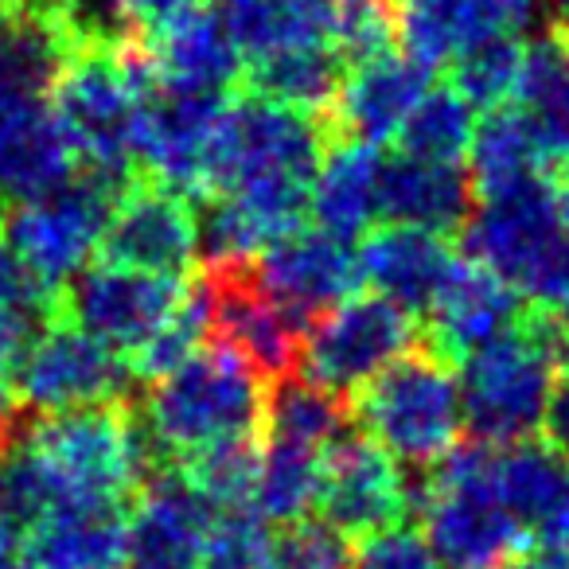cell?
<instances>
[{"label": "cell", "mask_w": 569, "mask_h": 569, "mask_svg": "<svg viewBox=\"0 0 569 569\" xmlns=\"http://www.w3.org/2000/svg\"><path fill=\"white\" fill-rule=\"evenodd\" d=\"M129 363L71 317L56 320L17 371V395L28 413H67L129 398Z\"/></svg>", "instance_id": "cell-12"}, {"label": "cell", "mask_w": 569, "mask_h": 569, "mask_svg": "<svg viewBox=\"0 0 569 569\" xmlns=\"http://www.w3.org/2000/svg\"><path fill=\"white\" fill-rule=\"evenodd\" d=\"M413 336H418L413 317L395 301L379 293L348 297L305 328L297 375L320 382L340 398L356 395L410 351Z\"/></svg>", "instance_id": "cell-7"}, {"label": "cell", "mask_w": 569, "mask_h": 569, "mask_svg": "<svg viewBox=\"0 0 569 569\" xmlns=\"http://www.w3.org/2000/svg\"><path fill=\"white\" fill-rule=\"evenodd\" d=\"M253 269L269 297L293 312L305 328L320 312L356 297V289L363 284L359 250H351V242L325 234V230H293V234L277 238L253 258Z\"/></svg>", "instance_id": "cell-15"}, {"label": "cell", "mask_w": 569, "mask_h": 569, "mask_svg": "<svg viewBox=\"0 0 569 569\" xmlns=\"http://www.w3.org/2000/svg\"><path fill=\"white\" fill-rule=\"evenodd\" d=\"M343 79H348V59L340 51L328 48V43H301V48H284L266 59L246 63L242 87L277 106H289V110L332 121Z\"/></svg>", "instance_id": "cell-29"}, {"label": "cell", "mask_w": 569, "mask_h": 569, "mask_svg": "<svg viewBox=\"0 0 569 569\" xmlns=\"http://www.w3.org/2000/svg\"><path fill=\"white\" fill-rule=\"evenodd\" d=\"M351 569H441V558L426 542V535L398 522V527L363 538L351 558Z\"/></svg>", "instance_id": "cell-40"}, {"label": "cell", "mask_w": 569, "mask_h": 569, "mask_svg": "<svg viewBox=\"0 0 569 569\" xmlns=\"http://www.w3.org/2000/svg\"><path fill=\"white\" fill-rule=\"evenodd\" d=\"M429 71L406 51H379L348 67L340 102L332 110V137L387 144L402 133L413 106L426 98Z\"/></svg>", "instance_id": "cell-18"}, {"label": "cell", "mask_w": 569, "mask_h": 569, "mask_svg": "<svg viewBox=\"0 0 569 569\" xmlns=\"http://www.w3.org/2000/svg\"><path fill=\"white\" fill-rule=\"evenodd\" d=\"M199 9H207V0H118V24L126 40L152 43Z\"/></svg>", "instance_id": "cell-41"}, {"label": "cell", "mask_w": 569, "mask_h": 569, "mask_svg": "<svg viewBox=\"0 0 569 569\" xmlns=\"http://www.w3.org/2000/svg\"><path fill=\"white\" fill-rule=\"evenodd\" d=\"M98 246L110 266L188 277L199 253V211L191 199L141 176L118 196Z\"/></svg>", "instance_id": "cell-14"}, {"label": "cell", "mask_w": 569, "mask_h": 569, "mask_svg": "<svg viewBox=\"0 0 569 569\" xmlns=\"http://www.w3.org/2000/svg\"><path fill=\"white\" fill-rule=\"evenodd\" d=\"M199 284L207 297L211 340L238 351L269 387L284 375H297L305 325L269 297L253 261L203 266Z\"/></svg>", "instance_id": "cell-10"}, {"label": "cell", "mask_w": 569, "mask_h": 569, "mask_svg": "<svg viewBox=\"0 0 569 569\" xmlns=\"http://www.w3.org/2000/svg\"><path fill=\"white\" fill-rule=\"evenodd\" d=\"M496 488L538 550L569 553V465L550 449H496Z\"/></svg>", "instance_id": "cell-21"}, {"label": "cell", "mask_w": 569, "mask_h": 569, "mask_svg": "<svg viewBox=\"0 0 569 569\" xmlns=\"http://www.w3.org/2000/svg\"><path fill=\"white\" fill-rule=\"evenodd\" d=\"M230 98L183 94L164 87L152 90L144 102L141 144H137V168L144 180L191 203H207L214 196V160H219Z\"/></svg>", "instance_id": "cell-9"}, {"label": "cell", "mask_w": 569, "mask_h": 569, "mask_svg": "<svg viewBox=\"0 0 569 569\" xmlns=\"http://www.w3.org/2000/svg\"><path fill=\"white\" fill-rule=\"evenodd\" d=\"M457 266V253L449 250L445 234L421 227H390L367 230V242L359 246V269L363 281L375 284V293L395 301L406 312H421L441 293L445 277Z\"/></svg>", "instance_id": "cell-20"}, {"label": "cell", "mask_w": 569, "mask_h": 569, "mask_svg": "<svg viewBox=\"0 0 569 569\" xmlns=\"http://www.w3.org/2000/svg\"><path fill=\"white\" fill-rule=\"evenodd\" d=\"M522 79H527V43L496 40L472 48L452 63V90L472 110H511L519 106Z\"/></svg>", "instance_id": "cell-34"}, {"label": "cell", "mask_w": 569, "mask_h": 569, "mask_svg": "<svg viewBox=\"0 0 569 569\" xmlns=\"http://www.w3.org/2000/svg\"><path fill=\"white\" fill-rule=\"evenodd\" d=\"M566 40H569V36H566Z\"/></svg>", "instance_id": "cell-48"}, {"label": "cell", "mask_w": 569, "mask_h": 569, "mask_svg": "<svg viewBox=\"0 0 569 569\" xmlns=\"http://www.w3.org/2000/svg\"><path fill=\"white\" fill-rule=\"evenodd\" d=\"M561 379L566 343L550 325H515L468 351L460 371L465 426L483 445H522L546 426Z\"/></svg>", "instance_id": "cell-3"}, {"label": "cell", "mask_w": 569, "mask_h": 569, "mask_svg": "<svg viewBox=\"0 0 569 569\" xmlns=\"http://www.w3.org/2000/svg\"><path fill=\"white\" fill-rule=\"evenodd\" d=\"M188 289V277H160L98 261L63 284V309L82 332L102 340L118 356H133L168 325Z\"/></svg>", "instance_id": "cell-11"}, {"label": "cell", "mask_w": 569, "mask_h": 569, "mask_svg": "<svg viewBox=\"0 0 569 569\" xmlns=\"http://www.w3.org/2000/svg\"><path fill=\"white\" fill-rule=\"evenodd\" d=\"M269 527L253 507L219 511L199 569H269Z\"/></svg>", "instance_id": "cell-37"}, {"label": "cell", "mask_w": 569, "mask_h": 569, "mask_svg": "<svg viewBox=\"0 0 569 569\" xmlns=\"http://www.w3.org/2000/svg\"><path fill=\"white\" fill-rule=\"evenodd\" d=\"M468 199H472V180H468L460 164L406 157V152H398L395 160H382V183H379L382 219L445 234L457 222H465Z\"/></svg>", "instance_id": "cell-28"}, {"label": "cell", "mask_w": 569, "mask_h": 569, "mask_svg": "<svg viewBox=\"0 0 569 569\" xmlns=\"http://www.w3.org/2000/svg\"><path fill=\"white\" fill-rule=\"evenodd\" d=\"M348 406L340 395L325 390L305 375H284L269 387L266 398V433L269 441H293L305 449H325L343 433Z\"/></svg>", "instance_id": "cell-31"}, {"label": "cell", "mask_w": 569, "mask_h": 569, "mask_svg": "<svg viewBox=\"0 0 569 569\" xmlns=\"http://www.w3.org/2000/svg\"><path fill=\"white\" fill-rule=\"evenodd\" d=\"M519 110L538 121L550 144L569 157V40H550L527 48V79H522Z\"/></svg>", "instance_id": "cell-35"}, {"label": "cell", "mask_w": 569, "mask_h": 569, "mask_svg": "<svg viewBox=\"0 0 569 569\" xmlns=\"http://www.w3.org/2000/svg\"><path fill=\"white\" fill-rule=\"evenodd\" d=\"M421 519L426 542L452 569H503L527 542L496 488V445L452 449L429 468Z\"/></svg>", "instance_id": "cell-5"}, {"label": "cell", "mask_w": 569, "mask_h": 569, "mask_svg": "<svg viewBox=\"0 0 569 569\" xmlns=\"http://www.w3.org/2000/svg\"><path fill=\"white\" fill-rule=\"evenodd\" d=\"M429 325L437 348L449 356H468L519 325V293L480 261L457 258L441 293L429 305Z\"/></svg>", "instance_id": "cell-23"}, {"label": "cell", "mask_w": 569, "mask_h": 569, "mask_svg": "<svg viewBox=\"0 0 569 569\" xmlns=\"http://www.w3.org/2000/svg\"><path fill=\"white\" fill-rule=\"evenodd\" d=\"M320 522L343 538H371L410 511V488L387 449L363 433H340L320 452Z\"/></svg>", "instance_id": "cell-13"}, {"label": "cell", "mask_w": 569, "mask_h": 569, "mask_svg": "<svg viewBox=\"0 0 569 569\" xmlns=\"http://www.w3.org/2000/svg\"><path fill=\"white\" fill-rule=\"evenodd\" d=\"M0 4H12V9L24 12H63V0H0Z\"/></svg>", "instance_id": "cell-45"}, {"label": "cell", "mask_w": 569, "mask_h": 569, "mask_svg": "<svg viewBox=\"0 0 569 569\" xmlns=\"http://www.w3.org/2000/svg\"><path fill=\"white\" fill-rule=\"evenodd\" d=\"M121 191L126 183L79 168L63 188L28 203H12L0 222V234L40 281L63 289L79 269H87V258L102 242Z\"/></svg>", "instance_id": "cell-6"}, {"label": "cell", "mask_w": 569, "mask_h": 569, "mask_svg": "<svg viewBox=\"0 0 569 569\" xmlns=\"http://www.w3.org/2000/svg\"><path fill=\"white\" fill-rule=\"evenodd\" d=\"M9 312H51V317H63L67 309L63 289H51L48 281H40L24 266V258L0 234V317H9Z\"/></svg>", "instance_id": "cell-39"}, {"label": "cell", "mask_w": 569, "mask_h": 569, "mask_svg": "<svg viewBox=\"0 0 569 569\" xmlns=\"http://www.w3.org/2000/svg\"><path fill=\"white\" fill-rule=\"evenodd\" d=\"M269 382L227 343L207 340L196 356L160 382H149V395L137 406V418L149 429L157 449L176 460L214 441L266 437Z\"/></svg>", "instance_id": "cell-2"}, {"label": "cell", "mask_w": 569, "mask_h": 569, "mask_svg": "<svg viewBox=\"0 0 569 569\" xmlns=\"http://www.w3.org/2000/svg\"><path fill=\"white\" fill-rule=\"evenodd\" d=\"M32 569H121L129 561V507L74 503L28 527Z\"/></svg>", "instance_id": "cell-24"}, {"label": "cell", "mask_w": 569, "mask_h": 569, "mask_svg": "<svg viewBox=\"0 0 569 569\" xmlns=\"http://www.w3.org/2000/svg\"><path fill=\"white\" fill-rule=\"evenodd\" d=\"M0 222H4V214H0Z\"/></svg>", "instance_id": "cell-47"}, {"label": "cell", "mask_w": 569, "mask_h": 569, "mask_svg": "<svg viewBox=\"0 0 569 569\" xmlns=\"http://www.w3.org/2000/svg\"><path fill=\"white\" fill-rule=\"evenodd\" d=\"M379 183H382L379 144L332 137L309 196V214L317 219V230L343 238V242L367 234L371 222L379 219Z\"/></svg>", "instance_id": "cell-27"}, {"label": "cell", "mask_w": 569, "mask_h": 569, "mask_svg": "<svg viewBox=\"0 0 569 569\" xmlns=\"http://www.w3.org/2000/svg\"><path fill=\"white\" fill-rule=\"evenodd\" d=\"M269 569H351L348 538L328 522H289L269 546Z\"/></svg>", "instance_id": "cell-38"}, {"label": "cell", "mask_w": 569, "mask_h": 569, "mask_svg": "<svg viewBox=\"0 0 569 569\" xmlns=\"http://www.w3.org/2000/svg\"><path fill=\"white\" fill-rule=\"evenodd\" d=\"M211 340V325H207V297H203V284L191 281L188 297H183L180 309L168 317V325L152 336L149 343L126 356L129 375L137 382H160L164 375H172L176 367H183L191 356H196L203 343Z\"/></svg>", "instance_id": "cell-36"}, {"label": "cell", "mask_w": 569, "mask_h": 569, "mask_svg": "<svg viewBox=\"0 0 569 569\" xmlns=\"http://www.w3.org/2000/svg\"><path fill=\"white\" fill-rule=\"evenodd\" d=\"M320 452L293 441H269L258 460L250 507L266 522H301L312 515L320 499Z\"/></svg>", "instance_id": "cell-30"}, {"label": "cell", "mask_w": 569, "mask_h": 569, "mask_svg": "<svg viewBox=\"0 0 569 569\" xmlns=\"http://www.w3.org/2000/svg\"><path fill=\"white\" fill-rule=\"evenodd\" d=\"M472 106L457 90H426L413 113L406 118L402 133L395 137L406 157L441 160V164H465L476 137Z\"/></svg>", "instance_id": "cell-32"}, {"label": "cell", "mask_w": 569, "mask_h": 569, "mask_svg": "<svg viewBox=\"0 0 569 569\" xmlns=\"http://www.w3.org/2000/svg\"><path fill=\"white\" fill-rule=\"evenodd\" d=\"M152 90H157V71L141 40L74 48L63 74L51 87L48 106L71 141L79 168L126 188L141 180L137 144H141L144 102Z\"/></svg>", "instance_id": "cell-1"}, {"label": "cell", "mask_w": 569, "mask_h": 569, "mask_svg": "<svg viewBox=\"0 0 569 569\" xmlns=\"http://www.w3.org/2000/svg\"><path fill=\"white\" fill-rule=\"evenodd\" d=\"M74 172L79 157L48 102H0V199L28 203Z\"/></svg>", "instance_id": "cell-19"}, {"label": "cell", "mask_w": 569, "mask_h": 569, "mask_svg": "<svg viewBox=\"0 0 569 569\" xmlns=\"http://www.w3.org/2000/svg\"><path fill=\"white\" fill-rule=\"evenodd\" d=\"M550 203H553V214H558L561 230L569 234V157L561 160V176H558V183H553V191H550Z\"/></svg>", "instance_id": "cell-43"}, {"label": "cell", "mask_w": 569, "mask_h": 569, "mask_svg": "<svg viewBox=\"0 0 569 569\" xmlns=\"http://www.w3.org/2000/svg\"><path fill=\"white\" fill-rule=\"evenodd\" d=\"M356 418L363 437L387 449L398 465L437 468L465 433L460 379L445 356L406 351L356 390Z\"/></svg>", "instance_id": "cell-4"}, {"label": "cell", "mask_w": 569, "mask_h": 569, "mask_svg": "<svg viewBox=\"0 0 569 569\" xmlns=\"http://www.w3.org/2000/svg\"><path fill=\"white\" fill-rule=\"evenodd\" d=\"M12 569H17V566H12Z\"/></svg>", "instance_id": "cell-49"}, {"label": "cell", "mask_w": 569, "mask_h": 569, "mask_svg": "<svg viewBox=\"0 0 569 569\" xmlns=\"http://www.w3.org/2000/svg\"><path fill=\"white\" fill-rule=\"evenodd\" d=\"M79 43L63 12L0 4V102H48Z\"/></svg>", "instance_id": "cell-25"}, {"label": "cell", "mask_w": 569, "mask_h": 569, "mask_svg": "<svg viewBox=\"0 0 569 569\" xmlns=\"http://www.w3.org/2000/svg\"><path fill=\"white\" fill-rule=\"evenodd\" d=\"M530 20L535 0H413L398 17V36L406 56L433 71L483 43L519 40Z\"/></svg>", "instance_id": "cell-17"}, {"label": "cell", "mask_w": 569, "mask_h": 569, "mask_svg": "<svg viewBox=\"0 0 569 569\" xmlns=\"http://www.w3.org/2000/svg\"><path fill=\"white\" fill-rule=\"evenodd\" d=\"M553 164H561V152L519 106L488 113L483 126H476L472 149H468V172H472L468 180L483 199L542 188L546 168Z\"/></svg>", "instance_id": "cell-26"}, {"label": "cell", "mask_w": 569, "mask_h": 569, "mask_svg": "<svg viewBox=\"0 0 569 569\" xmlns=\"http://www.w3.org/2000/svg\"><path fill=\"white\" fill-rule=\"evenodd\" d=\"M152 56V71H157V87L183 90V94H214L230 98L238 94L246 79V59L234 48L227 24L219 12L199 9L172 32L160 40L144 43Z\"/></svg>", "instance_id": "cell-22"}, {"label": "cell", "mask_w": 569, "mask_h": 569, "mask_svg": "<svg viewBox=\"0 0 569 569\" xmlns=\"http://www.w3.org/2000/svg\"><path fill=\"white\" fill-rule=\"evenodd\" d=\"M17 553H20V522L0 507V569L17 566Z\"/></svg>", "instance_id": "cell-42"}, {"label": "cell", "mask_w": 569, "mask_h": 569, "mask_svg": "<svg viewBox=\"0 0 569 569\" xmlns=\"http://www.w3.org/2000/svg\"><path fill=\"white\" fill-rule=\"evenodd\" d=\"M214 507L176 468L141 483L129 507V566L133 569H199Z\"/></svg>", "instance_id": "cell-16"}, {"label": "cell", "mask_w": 569, "mask_h": 569, "mask_svg": "<svg viewBox=\"0 0 569 569\" xmlns=\"http://www.w3.org/2000/svg\"><path fill=\"white\" fill-rule=\"evenodd\" d=\"M258 460H261L258 441L253 437H238V441H214L188 452V457L176 460V472L214 511H234V507H250L253 480H258Z\"/></svg>", "instance_id": "cell-33"}, {"label": "cell", "mask_w": 569, "mask_h": 569, "mask_svg": "<svg viewBox=\"0 0 569 569\" xmlns=\"http://www.w3.org/2000/svg\"><path fill=\"white\" fill-rule=\"evenodd\" d=\"M468 253L519 297L538 305L566 266L569 234L561 230L546 188H527L483 199L468 222Z\"/></svg>", "instance_id": "cell-8"}, {"label": "cell", "mask_w": 569, "mask_h": 569, "mask_svg": "<svg viewBox=\"0 0 569 569\" xmlns=\"http://www.w3.org/2000/svg\"><path fill=\"white\" fill-rule=\"evenodd\" d=\"M511 569H569V553L538 550V553H527V558H515Z\"/></svg>", "instance_id": "cell-44"}, {"label": "cell", "mask_w": 569, "mask_h": 569, "mask_svg": "<svg viewBox=\"0 0 569 569\" xmlns=\"http://www.w3.org/2000/svg\"><path fill=\"white\" fill-rule=\"evenodd\" d=\"M402 4H413V0H402Z\"/></svg>", "instance_id": "cell-46"}]
</instances>
